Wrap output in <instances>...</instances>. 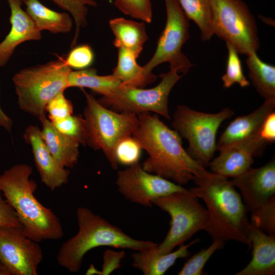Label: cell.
Returning <instances> with one entry per match:
<instances>
[{"mask_svg": "<svg viewBox=\"0 0 275 275\" xmlns=\"http://www.w3.org/2000/svg\"><path fill=\"white\" fill-rule=\"evenodd\" d=\"M139 124L132 136L148 154L142 166L146 171L182 185L205 177L210 172L182 147L181 137L156 114L138 115Z\"/></svg>", "mask_w": 275, "mask_h": 275, "instance_id": "6da1fadb", "label": "cell"}, {"mask_svg": "<svg viewBox=\"0 0 275 275\" xmlns=\"http://www.w3.org/2000/svg\"><path fill=\"white\" fill-rule=\"evenodd\" d=\"M196 187L189 190L205 202L209 215L206 232L213 240H234L251 248L250 222L241 195L227 178L212 172L193 180Z\"/></svg>", "mask_w": 275, "mask_h": 275, "instance_id": "7a4b0ae2", "label": "cell"}, {"mask_svg": "<svg viewBox=\"0 0 275 275\" xmlns=\"http://www.w3.org/2000/svg\"><path fill=\"white\" fill-rule=\"evenodd\" d=\"M33 169L17 164L0 175V189L15 211L22 229L29 238L37 242L58 240L63 235L59 218L36 198L37 184L30 179Z\"/></svg>", "mask_w": 275, "mask_h": 275, "instance_id": "3957f363", "label": "cell"}, {"mask_svg": "<svg viewBox=\"0 0 275 275\" xmlns=\"http://www.w3.org/2000/svg\"><path fill=\"white\" fill-rule=\"evenodd\" d=\"M76 216L77 233L63 243L57 255L58 264L70 272H78L85 255L96 248L107 246L140 251L156 244L132 238L88 208L79 207Z\"/></svg>", "mask_w": 275, "mask_h": 275, "instance_id": "277c9868", "label": "cell"}, {"mask_svg": "<svg viewBox=\"0 0 275 275\" xmlns=\"http://www.w3.org/2000/svg\"><path fill=\"white\" fill-rule=\"evenodd\" d=\"M71 71L65 56L16 73L12 81L19 108L40 121L46 117L48 102L69 88L68 77Z\"/></svg>", "mask_w": 275, "mask_h": 275, "instance_id": "5b68a950", "label": "cell"}, {"mask_svg": "<svg viewBox=\"0 0 275 275\" xmlns=\"http://www.w3.org/2000/svg\"><path fill=\"white\" fill-rule=\"evenodd\" d=\"M86 99L84 118L87 131V145L95 150H101L110 163L116 170L118 162L116 148L120 141L132 136L139 124L138 115L118 113L101 104L83 88Z\"/></svg>", "mask_w": 275, "mask_h": 275, "instance_id": "8992f818", "label": "cell"}, {"mask_svg": "<svg viewBox=\"0 0 275 275\" xmlns=\"http://www.w3.org/2000/svg\"><path fill=\"white\" fill-rule=\"evenodd\" d=\"M152 204L167 212L171 217L170 229L163 240L157 244L160 253L172 252L198 231H206L208 228V211L189 189L157 198Z\"/></svg>", "mask_w": 275, "mask_h": 275, "instance_id": "52a82bcc", "label": "cell"}, {"mask_svg": "<svg viewBox=\"0 0 275 275\" xmlns=\"http://www.w3.org/2000/svg\"><path fill=\"white\" fill-rule=\"evenodd\" d=\"M234 115L228 107L216 113H206L178 105L173 115L172 127L188 141L189 154L205 168L216 151V135L219 127Z\"/></svg>", "mask_w": 275, "mask_h": 275, "instance_id": "ba28073f", "label": "cell"}, {"mask_svg": "<svg viewBox=\"0 0 275 275\" xmlns=\"http://www.w3.org/2000/svg\"><path fill=\"white\" fill-rule=\"evenodd\" d=\"M214 34L238 53L256 52L259 41L256 21L242 0H210Z\"/></svg>", "mask_w": 275, "mask_h": 275, "instance_id": "9c48e42d", "label": "cell"}, {"mask_svg": "<svg viewBox=\"0 0 275 275\" xmlns=\"http://www.w3.org/2000/svg\"><path fill=\"white\" fill-rule=\"evenodd\" d=\"M160 82L155 87L144 89L120 85L112 93L97 100L104 107L118 113L139 115L153 112L171 120L168 98L173 87L182 77L178 72L170 69L161 74Z\"/></svg>", "mask_w": 275, "mask_h": 275, "instance_id": "30bf717a", "label": "cell"}, {"mask_svg": "<svg viewBox=\"0 0 275 275\" xmlns=\"http://www.w3.org/2000/svg\"><path fill=\"white\" fill-rule=\"evenodd\" d=\"M164 2L166 24L153 56L143 68L150 74L157 66L168 62L170 69L186 74L193 65L181 49L189 38V24L178 0Z\"/></svg>", "mask_w": 275, "mask_h": 275, "instance_id": "8fae6325", "label": "cell"}, {"mask_svg": "<svg viewBox=\"0 0 275 275\" xmlns=\"http://www.w3.org/2000/svg\"><path fill=\"white\" fill-rule=\"evenodd\" d=\"M43 257L38 242L22 228L0 227V263L9 275H37Z\"/></svg>", "mask_w": 275, "mask_h": 275, "instance_id": "7c38bea8", "label": "cell"}, {"mask_svg": "<svg viewBox=\"0 0 275 275\" xmlns=\"http://www.w3.org/2000/svg\"><path fill=\"white\" fill-rule=\"evenodd\" d=\"M116 184L119 191L125 198L145 207H152V201L157 198L186 189L146 171L139 162L119 171Z\"/></svg>", "mask_w": 275, "mask_h": 275, "instance_id": "4fadbf2b", "label": "cell"}, {"mask_svg": "<svg viewBox=\"0 0 275 275\" xmlns=\"http://www.w3.org/2000/svg\"><path fill=\"white\" fill-rule=\"evenodd\" d=\"M274 107L275 100H265L253 112L235 118L219 136L216 150L233 147L244 150L253 156H260L266 144L260 135L261 126Z\"/></svg>", "mask_w": 275, "mask_h": 275, "instance_id": "5bb4252c", "label": "cell"}, {"mask_svg": "<svg viewBox=\"0 0 275 275\" xmlns=\"http://www.w3.org/2000/svg\"><path fill=\"white\" fill-rule=\"evenodd\" d=\"M230 182L240 191L248 212L254 211L275 196L274 158L261 167L251 168Z\"/></svg>", "mask_w": 275, "mask_h": 275, "instance_id": "9a60e30c", "label": "cell"}, {"mask_svg": "<svg viewBox=\"0 0 275 275\" xmlns=\"http://www.w3.org/2000/svg\"><path fill=\"white\" fill-rule=\"evenodd\" d=\"M23 138L32 147L41 182L51 191L67 184L70 171L59 164L50 153L42 138L41 129L30 125L25 129Z\"/></svg>", "mask_w": 275, "mask_h": 275, "instance_id": "2e32d148", "label": "cell"}, {"mask_svg": "<svg viewBox=\"0 0 275 275\" xmlns=\"http://www.w3.org/2000/svg\"><path fill=\"white\" fill-rule=\"evenodd\" d=\"M10 10L11 29L0 43V67L5 66L12 56L15 48L21 43L40 40L41 31L22 7V0H7Z\"/></svg>", "mask_w": 275, "mask_h": 275, "instance_id": "e0dca14e", "label": "cell"}, {"mask_svg": "<svg viewBox=\"0 0 275 275\" xmlns=\"http://www.w3.org/2000/svg\"><path fill=\"white\" fill-rule=\"evenodd\" d=\"M249 238L253 249L248 264L235 275H274L275 274V236L253 226L249 227Z\"/></svg>", "mask_w": 275, "mask_h": 275, "instance_id": "ac0fdd59", "label": "cell"}, {"mask_svg": "<svg viewBox=\"0 0 275 275\" xmlns=\"http://www.w3.org/2000/svg\"><path fill=\"white\" fill-rule=\"evenodd\" d=\"M199 240L196 239L187 244H182L174 252L160 253L157 244L140 251H135L131 257L132 265L145 275H163L172 266L177 260L185 258L189 255L188 248Z\"/></svg>", "mask_w": 275, "mask_h": 275, "instance_id": "d6986e66", "label": "cell"}, {"mask_svg": "<svg viewBox=\"0 0 275 275\" xmlns=\"http://www.w3.org/2000/svg\"><path fill=\"white\" fill-rule=\"evenodd\" d=\"M40 122L41 135L50 153L63 168H73L78 161L79 144L61 133L46 117Z\"/></svg>", "mask_w": 275, "mask_h": 275, "instance_id": "ffe728a7", "label": "cell"}, {"mask_svg": "<svg viewBox=\"0 0 275 275\" xmlns=\"http://www.w3.org/2000/svg\"><path fill=\"white\" fill-rule=\"evenodd\" d=\"M109 25L115 35L113 44L133 54L136 58L148 39L144 22H138L123 17L111 19Z\"/></svg>", "mask_w": 275, "mask_h": 275, "instance_id": "44dd1931", "label": "cell"}, {"mask_svg": "<svg viewBox=\"0 0 275 275\" xmlns=\"http://www.w3.org/2000/svg\"><path fill=\"white\" fill-rule=\"evenodd\" d=\"M26 6V12L41 32L48 31L53 34L67 33L72 28V20L66 12L52 10L39 0H22Z\"/></svg>", "mask_w": 275, "mask_h": 275, "instance_id": "7402d4cb", "label": "cell"}, {"mask_svg": "<svg viewBox=\"0 0 275 275\" xmlns=\"http://www.w3.org/2000/svg\"><path fill=\"white\" fill-rule=\"evenodd\" d=\"M218 156L208 166L212 173L228 178L237 177L251 168L253 156L249 152L233 147L219 151Z\"/></svg>", "mask_w": 275, "mask_h": 275, "instance_id": "603a6c76", "label": "cell"}, {"mask_svg": "<svg viewBox=\"0 0 275 275\" xmlns=\"http://www.w3.org/2000/svg\"><path fill=\"white\" fill-rule=\"evenodd\" d=\"M136 59L129 51L122 48H118L117 64L112 75L120 80L121 85L143 88L156 80L157 76L153 73H146L143 66L137 63Z\"/></svg>", "mask_w": 275, "mask_h": 275, "instance_id": "cb8c5ba5", "label": "cell"}, {"mask_svg": "<svg viewBox=\"0 0 275 275\" xmlns=\"http://www.w3.org/2000/svg\"><path fill=\"white\" fill-rule=\"evenodd\" d=\"M246 64L249 78L259 94L267 100H275V66L262 61L252 52L247 56Z\"/></svg>", "mask_w": 275, "mask_h": 275, "instance_id": "d4e9b609", "label": "cell"}, {"mask_svg": "<svg viewBox=\"0 0 275 275\" xmlns=\"http://www.w3.org/2000/svg\"><path fill=\"white\" fill-rule=\"evenodd\" d=\"M68 87L87 88L93 92L106 96L120 86V80L112 74L99 75L94 68H86L70 72Z\"/></svg>", "mask_w": 275, "mask_h": 275, "instance_id": "484cf974", "label": "cell"}, {"mask_svg": "<svg viewBox=\"0 0 275 275\" xmlns=\"http://www.w3.org/2000/svg\"><path fill=\"white\" fill-rule=\"evenodd\" d=\"M187 18L198 26L202 39L210 40L214 34L210 0H178Z\"/></svg>", "mask_w": 275, "mask_h": 275, "instance_id": "4316f807", "label": "cell"}, {"mask_svg": "<svg viewBox=\"0 0 275 275\" xmlns=\"http://www.w3.org/2000/svg\"><path fill=\"white\" fill-rule=\"evenodd\" d=\"M61 8L67 11L72 16L75 23V31L71 47H73L77 41L81 28L87 25V6L96 7L95 0H51Z\"/></svg>", "mask_w": 275, "mask_h": 275, "instance_id": "83f0119b", "label": "cell"}, {"mask_svg": "<svg viewBox=\"0 0 275 275\" xmlns=\"http://www.w3.org/2000/svg\"><path fill=\"white\" fill-rule=\"evenodd\" d=\"M228 59L226 73L222 77L224 87L229 88L237 83L242 88L249 86L250 81L244 76L238 53L231 43L226 42Z\"/></svg>", "mask_w": 275, "mask_h": 275, "instance_id": "f1b7e54d", "label": "cell"}, {"mask_svg": "<svg viewBox=\"0 0 275 275\" xmlns=\"http://www.w3.org/2000/svg\"><path fill=\"white\" fill-rule=\"evenodd\" d=\"M51 123L61 133L66 137L76 142L79 145H87L86 123L81 115L72 114Z\"/></svg>", "mask_w": 275, "mask_h": 275, "instance_id": "f546056e", "label": "cell"}, {"mask_svg": "<svg viewBox=\"0 0 275 275\" xmlns=\"http://www.w3.org/2000/svg\"><path fill=\"white\" fill-rule=\"evenodd\" d=\"M224 242L221 239L213 240V242L208 248L206 249H202L198 253L195 254L188 259L178 274H203V269L206 263L216 251L223 247Z\"/></svg>", "mask_w": 275, "mask_h": 275, "instance_id": "4dcf8cb0", "label": "cell"}, {"mask_svg": "<svg viewBox=\"0 0 275 275\" xmlns=\"http://www.w3.org/2000/svg\"><path fill=\"white\" fill-rule=\"evenodd\" d=\"M251 213L253 226L275 236V196Z\"/></svg>", "mask_w": 275, "mask_h": 275, "instance_id": "1f68e13d", "label": "cell"}, {"mask_svg": "<svg viewBox=\"0 0 275 275\" xmlns=\"http://www.w3.org/2000/svg\"><path fill=\"white\" fill-rule=\"evenodd\" d=\"M115 6L123 13L144 22L152 19L151 0H114Z\"/></svg>", "mask_w": 275, "mask_h": 275, "instance_id": "d6a6232c", "label": "cell"}, {"mask_svg": "<svg viewBox=\"0 0 275 275\" xmlns=\"http://www.w3.org/2000/svg\"><path fill=\"white\" fill-rule=\"evenodd\" d=\"M142 150L140 144L132 136L122 139L115 151L118 163L130 166L139 162Z\"/></svg>", "mask_w": 275, "mask_h": 275, "instance_id": "836d02e7", "label": "cell"}, {"mask_svg": "<svg viewBox=\"0 0 275 275\" xmlns=\"http://www.w3.org/2000/svg\"><path fill=\"white\" fill-rule=\"evenodd\" d=\"M94 60V54L91 47L82 44L72 47L65 57V63L71 68L84 69L91 66Z\"/></svg>", "mask_w": 275, "mask_h": 275, "instance_id": "e575fe53", "label": "cell"}, {"mask_svg": "<svg viewBox=\"0 0 275 275\" xmlns=\"http://www.w3.org/2000/svg\"><path fill=\"white\" fill-rule=\"evenodd\" d=\"M45 111L48 114L49 120L53 122L72 115L73 106L72 102L62 92L48 102Z\"/></svg>", "mask_w": 275, "mask_h": 275, "instance_id": "d590c367", "label": "cell"}, {"mask_svg": "<svg viewBox=\"0 0 275 275\" xmlns=\"http://www.w3.org/2000/svg\"><path fill=\"white\" fill-rule=\"evenodd\" d=\"M125 257L124 251L116 252L111 250H106L103 253V263L102 269H96L91 264L86 271V274H109L114 271L121 267V261Z\"/></svg>", "mask_w": 275, "mask_h": 275, "instance_id": "8d00e7d4", "label": "cell"}, {"mask_svg": "<svg viewBox=\"0 0 275 275\" xmlns=\"http://www.w3.org/2000/svg\"><path fill=\"white\" fill-rule=\"evenodd\" d=\"M0 227L22 228L17 214L0 189Z\"/></svg>", "mask_w": 275, "mask_h": 275, "instance_id": "74e56055", "label": "cell"}, {"mask_svg": "<svg viewBox=\"0 0 275 275\" xmlns=\"http://www.w3.org/2000/svg\"><path fill=\"white\" fill-rule=\"evenodd\" d=\"M260 135L266 143L275 141V112H271L264 120L261 126Z\"/></svg>", "mask_w": 275, "mask_h": 275, "instance_id": "f35d334b", "label": "cell"}, {"mask_svg": "<svg viewBox=\"0 0 275 275\" xmlns=\"http://www.w3.org/2000/svg\"><path fill=\"white\" fill-rule=\"evenodd\" d=\"M13 125V121L2 109L0 105V127L8 132H11Z\"/></svg>", "mask_w": 275, "mask_h": 275, "instance_id": "ab89813d", "label": "cell"}, {"mask_svg": "<svg viewBox=\"0 0 275 275\" xmlns=\"http://www.w3.org/2000/svg\"><path fill=\"white\" fill-rule=\"evenodd\" d=\"M0 275H9L5 268L0 263Z\"/></svg>", "mask_w": 275, "mask_h": 275, "instance_id": "60d3db41", "label": "cell"}]
</instances>
